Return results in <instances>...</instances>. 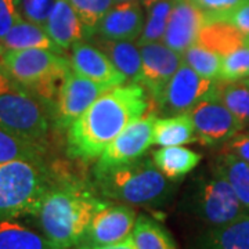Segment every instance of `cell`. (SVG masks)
I'll use <instances>...</instances> for the list:
<instances>
[{"mask_svg": "<svg viewBox=\"0 0 249 249\" xmlns=\"http://www.w3.org/2000/svg\"><path fill=\"white\" fill-rule=\"evenodd\" d=\"M147 90L139 83L106 91L68 127V151L79 160H98L112 140L145 115Z\"/></svg>", "mask_w": 249, "mask_h": 249, "instance_id": "6da1fadb", "label": "cell"}, {"mask_svg": "<svg viewBox=\"0 0 249 249\" xmlns=\"http://www.w3.org/2000/svg\"><path fill=\"white\" fill-rule=\"evenodd\" d=\"M107 204L79 181H53L32 217L55 247L71 249L83 241L94 214Z\"/></svg>", "mask_w": 249, "mask_h": 249, "instance_id": "7a4b0ae2", "label": "cell"}, {"mask_svg": "<svg viewBox=\"0 0 249 249\" xmlns=\"http://www.w3.org/2000/svg\"><path fill=\"white\" fill-rule=\"evenodd\" d=\"M96 184L103 196L126 205L158 206L173 193L172 183L152 160H137L126 165L94 170Z\"/></svg>", "mask_w": 249, "mask_h": 249, "instance_id": "3957f363", "label": "cell"}, {"mask_svg": "<svg viewBox=\"0 0 249 249\" xmlns=\"http://www.w3.org/2000/svg\"><path fill=\"white\" fill-rule=\"evenodd\" d=\"M52 183L42 160L0 162V219L32 216Z\"/></svg>", "mask_w": 249, "mask_h": 249, "instance_id": "277c9868", "label": "cell"}, {"mask_svg": "<svg viewBox=\"0 0 249 249\" xmlns=\"http://www.w3.org/2000/svg\"><path fill=\"white\" fill-rule=\"evenodd\" d=\"M1 70L24 90L45 98L55 100L71 62L61 53L47 49H25L4 52Z\"/></svg>", "mask_w": 249, "mask_h": 249, "instance_id": "5b68a950", "label": "cell"}, {"mask_svg": "<svg viewBox=\"0 0 249 249\" xmlns=\"http://www.w3.org/2000/svg\"><path fill=\"white\" fill-rule=\"evenodd\" d=\"M187 209L205 226L219 227L249 213L230 183L217 170L209 176H199L191 187Z\"/></svg>", "mask_w": 249, "mask_h": 249, "instance_id": "8992f818", "label": "cell"}, {"mask_svg": "<svg viewBox=\"0 0 249 249\" xmlns=\"http://www.w3.org/2000/svg\"><path fill=\"white\" fill-rule=\"evenodd\" d=\"M0 127L19 139L42 144L50 121L42 103L31 91L19 89L0 94Z\"/></svg>", "mask_w": 249, "mask_h": 249, "instance_id": "52a82bcc", "label": "cell"}, {"mask_svg": "<svg viewBox=\"0 0 249 249\" xmlns=\"http://www.w3.org/2000/svg\"><path fill=\"white\" fill-rule=\"evenodd\" d=\"M216 89L217 80L206 79L183 62L157 103L166 114H188L202 100L216 96Z\"/></svg>", "mask_w": 249, "mask_h": 249, "instance_id": "ba28073f", "label": "cell"}, {"mask_svg": "<svg viewBox=\"0 0 249 249\" xmlns=\"http://www.w3.org/2000/svg\"><path fill=\"white\" fill-rule=\"evenodd\" d=\"M188 114L194 124L196 140L205 145L229 142L245 127L216 96L202 100Z\"/></svg>", "mask_w": 249, "mask_h": 249, "instance_id": "9c48e42d", "label": "cell"}, {"mask_svg": "<svg viewBox=\"0 0 249 249\" xmlns=\"http://www.w3.org/2000/svg\"><path fill=\"white\" fill-rule=\"evenodd\" d=\"M155 119L154 115H144L129 124L100 155L96 170L109 169L140 160L142 154L154 144Z\"/></svg>", "mask_w": 249, "mask_h": 249, "instance_id": "30bf717a", "label": "cell"}, {"mask_svg": "<svg viewBox=\"0 0 249 249\" xmlns=\"http://www.w3.org/2000/svg\"><path fill=\"white\" fill-rule=\"evenodd\" d=\"M109 89L112 88L85 78L71 68L62 80L55 98L57 122L61 127H70L100 96Z\"/></svg>", "mask_w": 249, "mask_h": 249, "instance_id": "8fae6325", "label": "cell"}, {"mask_svg": "<svg viewBox=\"0 0 249 249\" xmlns=\"http://www.w3.org/2000/svg\"><path fill=\"white\" fill-rule=\"evenodd\" d=\"M142 53V86L158 101L162 91L183 64V54L175 52L162 42L139 46Z\"/></svg>", "mask_w": 249, "mask_h": 249, "instance_id": "7c38bea8", "label": "cell"}, {"mask_svg": "<svg viewBox=\"0 0 249 249\" xmlns=\"http://www.w3.org/2000/svg\"><path fill=\"white\" fill-rule=\"evenodd\" d=\"M136 220V212L130 206L126 204L111 205L108 202L94 214L80 244L108 245L127 240L133 232Z\"/></svg>", "mask_w": 249, "mask_h": 249, "instance_id": "4fadbf2b", "label": "cell"}, {"mask_svg": "<svg viewBox=\"0 0 249 249\" xmlns=\"http://www.w3.org/2000/svg\"><path fill=\"white\" fill-rule=\"evenodd\" d=\"M206 22L205 11L194 0H175L162 43L183 54L188 47L196 45Z\"/></svg>", "mask_w": 249, "mask_h": 249, "instance_id": "5bb4252c", "label": "cell"}, {"mask_svg": "<svg viewBox=\"0 0 249 249\" xmlns=\"http://www.w3.org/2000/svg\"><path fill=\"white\" fill-rule=\"evenodd\" d=\"M70 62L73 72L108 88L122 86L127 82L107 54L89 43L79 42L73 46Z\"/></svg>", "mask_w": 249, "mask_h": 249, "instance_id": "9a60e30c", "label": "cell"}, {"mask_svg": "<svg viewBox=\"0 0 249 249\" xmlns=\"http://www.w3.org/2000/svg\"><path fill=\"white\" fill-rule=\"evenodd\" d=\"M142 4L137 0L121 1L107 13L97 28V34L106 40L133 42L144 29Z\"/></svg>", "mask_w": 249, "mask_h": 249, "instance_id": "2e32d148", "label": "cell"}, {"mask_svg": "<svg viewBox=\"0 0 249 249\" xmlns=\"http://www.w3.org/2000/svg\"><path fill=\"white\" fill-rule=\"evenodd\" d=\"M43 28L62 52L72 49L79 43L83 36H86L80 18L67 0H55Z\"/></svg>", "mask_w": 249, "mask_h": 249, "instance_id": "e0dca14e", "label": "cell"}, {"mask_svg": "<svg viewBox=\"0 0 249 249\" xmlns=\"http://www.w3.org/2000/svg\"><path fill=\"white\" fill-rule=\"evenodd\" d=\"M194 249H249V213L224 226L208 229Z\"/></svg>", "mask_w": 249, "mask_h": 249, "instance_id": "ac0fdd59", "label": "cell"}, {"mask_svg": "<svg viewBox=\"0 0 249 249\" xmlns=\"http://www.w3.org/2000/svg\"><path fill=\"white\" fill-rule=\"evenodd\" d=\"M25 49H47L57 53L62 52L50 39L42 25L19 18L6 36L0 40V52L3 54L4 52Z\"/></svg>", "mask_w": 249, "mask_h": 249, "instance_id": "d6986e66", "label": "cell"}, {"mask_svg": "<svg viewBox=\"0 0 249 249\" xmlns=\"http://www.w3.org/2000/svg\"><path fill=\"white\" fill-rule=\"evenodd\" d=\"M249 42V36L224 21H208L201 29L196 43L212 50L220 57L231 53Z\"/></svg>", "mask_w": 249, "mask_h": 249, "instance_id": "ffe728a7", "label": "cell"}, {"mask_svg": "<svg viewBox=\"0 0 249 249\" xmlns=\"http://www.w3.org/2000/svg\"><path fill=\"white\" fill-rule=\"evenodd\" d=\"M0 249H60L17 219H0Z\"/></svg>", "mask_w": 249, "mask_h": 249, "instance_id": "44dd1931", "label": "cell"}, {"mask_svg": "<svg viewBox=\"0 0 249 249\" xmlns=\"http://www.w3.org/2000/svg\"><path fill=\"white\" fill-rule=\"evenodd\" d=\"M201 158L198 152L181 145L160 147L152 152L151 157L154 165L170 180L183 178L196 169Z\"/></svg>", "mask_w": 249, "mask_h": 249, "instance_id": "7402d4cb", "label": "cell"}, {"mask_svg": "<svg viewBox=\"0 0 249 249\" xmlns=\"http://www.w3.org/2000/svg\"><path fill=\"white\" fill-rule=\"evenodd\" d=\"M101 50L111 58L115 67L132 83L142 85V62L140 47L132 42H118V40H106L100 43Z\"/></svg>", "mask_w": 249, "mask_h": 249, "instance_id": "603a6c76", "label": "cell"}, {"mask_svg": "<svg viewBox=\"0 0 249 249\" xmlns=\"http://www.w3.org/2000/svg\"><path fill=\"white\" fill-rule=\"evenodd\" d=\"M196 140V129L190 114L155 119L154 144L160 147H173L193 142Z\"/></svg>", "mask_w": 249, "mask_h": 249, "instance_id": "cb8c5ba5", "label": "cell"}, {"mask_svg": "<svg viewBox=\"0 0 249 249\" xmlns=\"http://www.w3.org/2000/svg\"><path fill=\"white\" fill-rule=\"evenodd\" d=\"M130 238L136 249H178L170 232L148 216L137 217Z\"/></svg>", "mask_w": 249, "mask_h": 249, "instance_id": "d4e9b609", "label": "cell"}, {"mask_svg": "<svg viewBox=\"0 0 249 249\" xmlns=\"http://www.w3.org/2000/svg\"><path fill=\"white\" fill-rule=\"evenodd\" d=\"M214 170L226 178L242 205L249 211V162L223 152L216 162Z\"/></svg>", "mask_w": 249, "mask_h": 249, "instance_id": "484cf974", "label": "cell"}, {"mask_svg": "<svg viewBox=\"0 0 249 249\" xmlns=\"http://www.w3.org/2000/svg\"><path fill=\"white\" fill-rule=\"evenodd\" d=\"M216 97L245 126L249 124V83L245 79L217 85Z\"/></svg>", "mask_w": 249, "mask_h": 249, "instance_id": "4316f807", "label": "cell"}, {"mask_svg": "<svg viewBox=\"0 0 249 249\" xmlns=\"http://www.w3.org/2000/svg\"><path fill=\"white\" fill-rule=\"evenodd\" d=\"M175 0H160L148 7V14L145 18V24L142 36L139 37L137 46L162 42L165 31L170 19Z\"/></svg>", "mask_w": 249, "mask_h": 249, "instance_id": "83f0119b", "label": "cell"}, {"mask_svg": "<svg viewBox=\"0 0 249 249\" xmlns=\"http://www.w3.org/2000/svg\"><path fill=\"white\" fill-rule=\"evenodd\" d=\"M42 144L28 142L0 127V162L14 160H42Z\"/></svg>", "mask_w": 249, "mask_h": 249, "instance_id": "f1b7e54d", "label": "cell"}, {"mask_svg": "<svg viewBox=\"0 0 249 249\" xmlns=\"http://www.w3.org/2000/svg\"><path fill=\"white\" fill-rule=\"evenodd\" d=\"M183 62L206 79L219 80L222 57L204 46L193 45L183 53Z\"/></svg>", "mask_w": 249, "mask_h": 249, "instance_id": "f546056e", "label": "cell"}, {"mask_svg": "<svg viewBox=\"0 0 249 249\" xmlns=\"http://www.w3.org/2000/svg\"><path fill=\"white\" fill-rule=\"evenodd\" d=\"M72 6V9L76 11L78 17L80 18L85 35L91 36L97 32V28L103 18L107 16V13L114 7L115 0H67Z\"/></svg>", "mask_w": 249, "mask_h": 249, "instance_id": "4dcf8cb0", "label": "cell"}, {"mask_svg": "<svg viewBox=\"0 0 249 249\" xmlns=\"http://www.w3.org/2000/svg\"><path fill=\"white\" fill-rule=\"evenodd\" d=\"M249 78V42L222 57L219 80L234 82Z\"/></svg>", "mask_w": 249, "mask_h": 249, "instance_id": "1f68e13d", "label": "cell"}, {"mask_svg": "<svg viewBox=\"0 0 249 249\" xmlns=\"http://www.w3.org/2000/svg\"><path fill=\"white\" fill-rule=\"evenodd\" d=\"M55 0H17L19 17L45 27Z\"/></svg>", "mask_w": 249, "mask_h": 249, "instance_id": "d6a6232c", "label": "cell"}, {"mask_svg": "<svg viewBox=\"0 0 249 249\" xmlns=\"http://www.w3.org/2000/svg\"><path fill=\"white\" fill-rule=\"evenodd\" d=\"M194 1L204 10L208 21H216L223 16L231 13L232 10L249 3V0H194Z\"/></svg>", "mask_w": 249, "mask_h": 249, "instance_id": "836d02e7", "label": "cell"}, {"mask_svg": "<svg viewBox=\"0 0 249 249\" xmlns=\"http://www.w3.org/2000/svg\"><path fill=\"white\" fill-rule=\"evenodd\" d=\"M223 152H229L249 162V133H238L224 142Z\"/></svg>", "mask_w": 249, "mask_h": 249, "instance_id": "e575fe53", "label": "cell"}, {"mask_svg": "<svg viewBox=\"0 0 249 249\" xmlns=\"http://www.w3.org/2000/svg\"><path fill=\"white\" fill-rule=\"evenodd\" d=\"M216 21L229 22V24H231L232 27L240 29L241 32H244L245 35L249 36V3L241 6L238 9L232 10L231 13L223 16L222 18H219Z\"/></svg>", "mask_w": 249, "mask_h": 249, "instance_id": "d590c367", "label": "cell"}, {"mask_svg": "<svg viewBox=\"0 0 249 249\" xmlns=\"http://www.w3.org/2000/svg\"><path fill=\"white\" fill-rule=\"evenodd\" d=\"M78 249H136L132 238L115 242V244H108V245H88V244H80Z\"/></svg>", "mask_w": 249, "mask_h": 249, "instance_id": "8d00e7d4", "label": "cell"}, {"mask_svg": "<svg viewBox=\"0 0 249 249\" xmlns=\"http://www.w3.org/2000/svg\"><path fill=\"white\" fill-rule=\"evenodd\" d=\"M22 89L18 83H16L14 80L10 78L9 75L4 71L0 70V94L7 93V91H13V90Z\"/></svg>", "mask_w": 249, "mask_h": 249, "instance_id": "74e56055", "label": "cell"}, {"mask_svg": "<svg viewBox=\"0 0 249 249\" xmlns=\"http://www.w3.org/2000/svg\"><path fill=\"white\" fill-rule=\"evenodd\" d=\"M157 1H160V0H140V3L142 4V7H145V9H148L150 6H152L154 3H157Z\"/></svg>", "mask_w": 249, "mask_h": 249, "instance_id": "f35d334b", "label": "cell"}, {"mask_svg": "<svg viewBox=\"0 0 249 249\" xmlns=\"http://www.w3.org/2000/svg\"><path fill=\"white\" fill-rule=\"evenodd\" d=\"M1 55H3V54L0 52V70H1ZM1 71H3V70H1Z\"/></svg>", "mask_w": 249, "mask_h": 249, "instance_id": "ab89813d", "label": "cell"}, {"mask_svg": "<svg viewBox=\"0 0 249 249\" xmlns=\"http://www.w3.org/2000/svg\"><path fill=\"white\" fill-rule=\"evenodd\" d=\"M115 1H118V3H121V1H130V0H115Z\"/></svg>", "mask_w": 249, "mask_h": 249, "instance_id": "60d3db41", "label": "cell"}, {"mask_svg": "<svg viewBox=\"0 0 249 249\" xmlns=\"http://www.w3.org/2000/svg\"><path fill=\"white\" fill-rule=\"evenodd\" d=\"M245 80H247V82H248V83H249V78H247V79H245Z\"/></svg>", "mask_w": 249, "mask_h": 249, "instance_id": "b9f144b4", "label": "cell"}]
</instances>
